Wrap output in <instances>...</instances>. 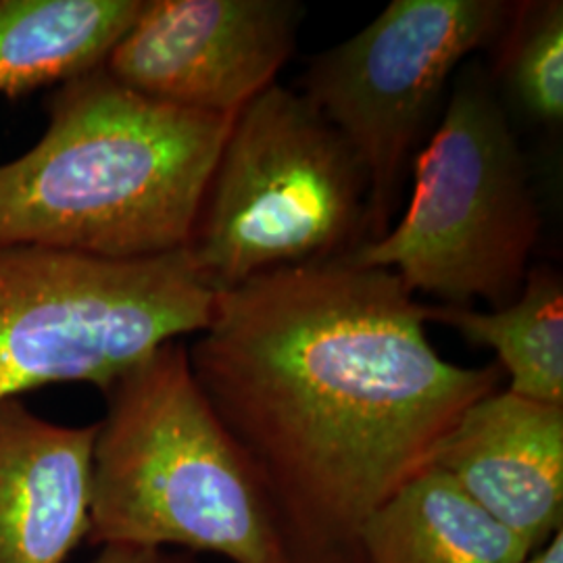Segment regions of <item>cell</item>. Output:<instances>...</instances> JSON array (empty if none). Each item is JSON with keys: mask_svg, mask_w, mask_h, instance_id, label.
I'll list each match as a JSON object with an SVG mask.
<instances>
[{"mask_svg": "<svg viewBox=\"0 0 563 563\" xmlns=\"http://www.w3.org/2000/svg\"><path fill=\"white\" fill-rule=\"evenodd\" d=\"M142 0H0V97L101 69L141 11Z\"/></svg>", "mask_w": 563, "mask_h": 563, "instance_id": "cell-12", "label": "cell"}, {"mask_svg": "<svg viewBox=\"0 0 563 563\" xmlns=\"http://www.w3.org/2000/svg\"><path fill=\"white\" fill-rule=\"evenodd\" d=\"M95 439L0 401V563H65L88 541Z\"/></svg>", "mask_w": 563, "mask_h": 563, "instance_id": "cell-10", "label": "cell"}, {"mask_svg": "<svg viewBox=\"0 0 563 563\" xmlns=\"http://www.w3.org/2000/svg\"><path fill=\"white\" fill-rule=\"evenodd\" d=\"M295 0H142L102 69L151 101L236 115L290 60Z\"/></svg>", "mask_w": 563, "mask_h": 563, "instance_id": "cell-8", "label": "cell"}, {"mask_svg": "<svg viewBox=\"0 0 563 563\" xmlns=\"http://www.w3.org/2000/svg\"><path fill=\"white\" fill-rule=\"evenodd\" d=\"M511 9L504 0H393L307 67L302 97L362 163V244L383 239L395 223L402 184L451 81L476 51L501 36Z\"/></svg>", "mask_w": 563, "mask_h": 563, "instance_id": "cell-7", "label": "cell"}, {"mask_svg": "<svg viewBox=\"0 0 563 563\" xmlns=\"http://www.w3.org/2000/svg\"><path fill=\"white\" fill-rule=\"evenodd\" d=\"M213 307L188 249L101 260L0 244V401L53 384L107 393L165 344L201 334Z\"/></svg>", "mask_w": 563, "mask_h": 563, "instance_id": "cell-6", "label": "cell"}, {"mask_svg": "<svg viewBox=\"0 0 563 563\" xmlns=\"http://www.w3.org/2000/svg\"><path fill=\"white\" fill-rule=\"evenodd\" d=\"M501 76L523 115L547 128L563 120V2L514 4L505 23Z\"/></svg>", "mask_w": 563, "mask_h": 563, "instance_id": "cell-14", "label": "cell"}, {"mask_svg": "<svg viewBox=\"0 0 563 563\" xmlns=\"http://www.w3.org/2000/svg\"><path fill=\"white\" fill-rule=\"evenodd\" d=\"M432 467L532 551L563 530V405L497 390L463 413Z\"/></svg>", "mask_w": 563, "mask_h": 563, "instance_id": "cell-9", "label": "cell"}, {"mask_svg": "<svg viewBox=\"0 0 563 563\" xmlns=\"http://www.w3.org/2000/svg\"><path fill=\"white\" fill-rule=\"evenodd\" d=\"M411 195L383 239L342 260L393 272L416 295L443 305L518 297L541 236L528 163L495 81L467 60L411 163Z\"/></svg>", "mask_w": 563, "mask_h": 563, "instance_id": "cell-4", "label": "cell"}, {"mask_svg": "<svg viewBox=\"0 0 563 563\" xmlns=\"http://www.w3.org/2000/svg\"><path fill=\"white\" fill-rule=\"evenodd\" d=\"M422 318L495 351L497 365L509 376V393L563 405V280L558 272L530 269L518 297L504 307L422 305Z\"/></svg>", "mask_w": 563, "mask_h": 563, "instance_id": "cell-13", "label": "cell"}, {"mask_svg": "<svg viewBox=\"0 0 563 563\" xmlns=\"http://www.w3.org/2000/svg\"><path fill=\"white\" fill-rule=\"evenodd\" d=\"M523 563H563V530L539 551H534Z\"/></svg>", "mask_w": 563, "mask_h": 563, "instance_id": "cell-16", "label": "cell"}, {"mask_svg": "<svg viewBox=\"0 0 563 563\" xmlns=\"http://www.w3.org/2000/svg\"><path fill=\"white\" fill-rule=\"evenodd\" d=\"M90 563H199L190 553L165 551V549H141L109 544L99 547L97 558Z\"/></svg>", "mask_w": 563, "mask_h": 563, "instance_id": "cell-15", "label": "cell"}, {"mask_svg": "<svg viewBox=\"0 0 563 563\" xmlns=\"http://www.w3.org/2000/svg\"><path fill=\"white\" fill-rule=\"evenodd\" d=\"M46 128L0 163V244L144 260L190 244L236 115L151 101L104 69L53 88Z\"/></svg>", "mask_w": 563, "mask_h": 563, "instance_id": "cell-2", "label": "cell"}, {"mask_svg": "<svg viewBox=\"0 0 563 563\" xmlns=\"http://www.w3.org/2000/svg\"><path fill=\"white\" fill-rule=\"evenodd\" d=\"M104 395L88 543L295 563L276 505L169 342Z\"/></svg>", "mask_w": 563, "mask_h": 563, "instance_id": "cell-3", "label": "cell"}, {"mask_svg": "<svg viewBox=\"0 0 563 563\" xmlns=\"http://www.w3.org/2000/svg\"><path fill=\"white\" fill-rule=\"evenodd\" d=\"M186 351L276 505L295 563H363L365 523L504 378L497 363L443 360L402 282L344 260L218 292Z\"/></svg>", "mask_w": 563, "mask_h": 563, "instance_id": "cell-1", "label": "cell"}, {"mask_svg": "<svg viewBox=\"0 0 563 563\" xmlns=\"http://www.w3.org/2000/svg\"><path fill=\"white\" fill-rule=\"evenodd\" d=\"M365 209L355 153L301 92L274 84L236 113L186 249L218 295L342 260L363 242Z\"/></svg>", "mask_w": 563, "mask_h": 563, "instance_id": "cell-5", "label": "cell"}, {"mask_svg": "<svg viewBox=\"0 0 563 563\" xmlns=\"http://www.w3.org/2000/svg\"><path fill=\"white\" fill-rule=\"evenodd\" d=\"M530 544L428 467L369 518L363 563H523Z\"/></svg>", "mask_w": 563, "mask_h": 563, "instance_id": "cell-11", "label": "cell"}]
</instances>
